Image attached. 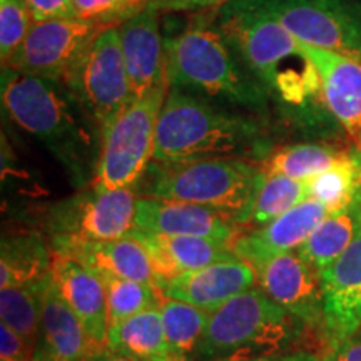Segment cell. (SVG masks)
I'll return each mask as SVG.
<instances>
[{"label": "cell", "mask_w": 361, "mask_h": 361, "mask_svg": "<svg viewBox=\"0 0 361 361\" xmlns=\"http://www.w3.org/2000/svg\"><path fill=\"white\" fill-rule=\"evenodd\" d=\"M214 24L233 45L243 64L283 106L288 117L316 119L324 102L319 72L303 52L301 42L278 20L243 0H233L213 11Z\"/></svg>", "instance_id": "1"}, {"label": "cell", "mask_w": 361, "mask_h": 361, "mask_svg": "<svg viewBox=\"0 0 361 361\" xmlns=\"http://www.w3.org/2000/svg\"><path fill=\"white\" fill-rule=\"evenodd\" d=\"M0 97L8 117L56 156L75 186L92 183L101 129L66 84L2 67Z\"/></svg>", "instance_id": "2"}, {"label": "cell", "mask_w": 361, "mask_h": 361, "mask_svg": "<svg viewBox=\"0 0 361 361\" xmlns=\"http://www.w3.org/2000/svg\"><path fill=\"white\" fill-rule=\"evenodd\" d=\"M268 129L263 117L219 106L188 90L169 87L156 129L152 161L191 157H268Z\"/></svg>", "instance_id": "3"}, {"label": "cell", "mask_w": 361, "mask_h": 361, "mask_svg": "<svg viewBox=\"0 0 361 361\" xmlns=\"http://www.w3.org/2000/svg\"><path fill=\"white\" fill-rule=\"evenodd\" d=\"M169 87L231 104L266 119L271 97L234 52L214 19L194 20L166 39Z\"/></svg>", "instance_id": "4"}, {"label": "cell", "mask_w": 361, "mask_h": 361, "mask_svg": "<svg viewBox=\"0 0 361 361\" xmlns=\"http://www.w3.org/2000/svg\"><path fill=\"white\" fill-rule=\"evenodd\" d=\"M263 179L261 164L243 157L209 156L152 161L139 191H142V197L213 207L243 226L250 224Z\"/></svg>", "instance_id": "5"}, {"label": "cell", "mask_w": 361, "mask_h": 361, "mask_svg": "<svg viewBox=\"0 0 361 361\" xmlns=\"http://www.w3.org/2000/svg\"><path fill=\"white\" fill-rule=\"evenodd\" d=\"M306 329L263 290L251 288L209 313L192 361L286 353Z\"/></svg>", "instance_id": "6"}, {"label": "cell", "mask_w": 361, "mask_h": 361, "mask_svg": "<svg viewBox=\"0 0 361 361\" xmlns=\"http://www.w3.org/2000/svg\"><path fill=\"white\" fill-rule=\"evenodd\" d=\"M169 87L133 99L101 129L96 174L90 184L102 189H135L154 159L156 129Z\"/></svg>", "instance_id": "7"}, {"label": "cell", "mask_w": 361, "mask_h": 361, "mask_svg": "<svg viewBox=\"0 0 361 361\" xmlns=\"http://www.w3.org/2000/svg\"><path fill=\"white\" fill-rule=\"evenodd\" d=\"M301 42L361 62V0H243Z\"/></svg>", "instance_id": "8"}, {"label": "cell", "mask_w": 361, "mask_h": 361, "mask_svg": "<svg viewBox=\"0 0 361 361\" xmlns=\"http://www.w3.org/2000/svg\"><path fill=\"white\" fill-rule=\"evenodd\" d=\"M64 84L99 129L133 101L119 25L104 27Z\"/></svg>", "instance_id": "9"}, {"label": "cell", "mask_w": 361, "mask_h": 361, "mask_svg": "<svg viewBox=\"0 0 361 361\" xmlns=\"http://www.w3.org/2000/svg\"><path fill=\"white\" fill-rule=\"evenodd\" d=\"M137 200L135 189L92 186L54 207L49 224L54 238L114 241L134 231Z\"/></svg>", "instance_id": "10"}, {"label": "cell", "mask_w": 361, "mask_h": 361, "mask_svg": "<svg viewBox=\"0 0 361 361\" xmlns=\"http://www.w3.org/2000/svg\"><path fill=\"white\" fill-rule=\"evenodd\" d=\"M104 27L80 19L37 22L6 67L64 84Z\"/></svg>", "instance_id": "11"}, {"label": "cell", "mask_w": 361, "mask_h": 361, "mask_svg": "<svg viewBox=\"0 0 361 361\" xmlns=\"http://www.w3.org/2000/svg\"><path fill=\"white\" fill-rule=\"evenodd\" d=\"M259 290L274 303L305 323L308 329H318L323 336L324 296L318 269L290 251L255 266Z\"/></svg>", "instance_id": "12"}, {"label": "cell", "mask_w": 361, "mask_h": 361, "mask_svg": "<svg viewBox=\"0 0 361 361\" xmlns=\"http://www.w3.org/2000/svg\"><path fill=\"white\" fill-rule=\"evenodd\" d=\"M159 16L154 8L144 6L119 24L133 99H142L157 89L169 87L166 39L161 32Z\"/></svg>", "instance_id": "13"}, {"label": "cell", "mask_w": 361, "mask_h": 361, "mask_svg": "<svg viewBox=\"0 0 361 361\" xmlns=\"http://www.w3.org/2000/svg\"><path fill=\"white\" fill-rule=\"evenodd\" d=\"M134 231L234 241L239 236V224L229 214L213 207L157 197H139Z\"/></svg>", "instance_id": "14"}, {"label": "cell", "mask_w": 361, "mask_h": 361, "mask_svg": "<svg viewBox=\"0 0 361 361\" xmlns=\"http://www.w3.org/2000/svg\"><path fill=\"white\" fill-rule=\"evenodd\" d=\"M324 296V346L361 328V233L348 250L319 273Z\"/></svg>", "instance_id": "15"}, {"label": "cell", "mask_w": 361, "mask_h": 361, "mask_svg": "<svg viewBox=\"0 0 361 361\" xmlns=\"http://www.w3.org/2000/svg\"><path fill=\"white\" fill-rule=\"evenodd\" d=\"M256 281L255 266L247 261L233 259L180 274L161 283L157 290L162 296L213 313L239 293L255 288Z\"/></svg>", "instance_id": "16"}, {"label": "cell", "mask_w": 361, "mask_h": 361, "mask_svg": "<svg viewBox=\"0 0 361 361\" xmlns=\"http://www.w3.org/2000/svg\"><path fill=\"white\" fill-rule=\"evenodd\" d=\"M326 216V207L308 197L268 224L239 234L234 239V251L239 259L259 266L284 252L296 251Z\"/></svg>", "instance_id": "17"}, {"label": "cell", "mask_w": 361, "mask_h": 361, "mask_svg": "<svg viewBox=\"0 0 361 361\" xmlns=\"http://www.w3.org/2000/svg\"><path fill=\"white\" fill-rule=\"evenodd\" d=\"M301 47L319 72L329 114L361 149V62L305 42Z\"/></svg>", "instance_id": "18"}, {"label": "cell", "mask_w": 361, "mask_h": 361, "mask_svg": "<svg viewBox=\"0 0 361 361\" xmlns=\"http://www.w3.org/2000/svg\"><path fill=\"white\" fill-rule=\"evenodd\" d=\"M52 251L79 261L99 276L133 279L156 286V274L147 250L133 234L114 241L52 238Z\"/></svg>", "instance_id": "19"}, {"label": "cell", "mask_w": 361, "mask_h": 361, "mask_svg": "<svg viewBox=\"0 0 361 361\" xmlns=\"http://www.w3.org/2000/svg\"><path fill=\"white\" fill-rule=\"evenodd\" d=\"M130 234L147 250L156 274V286L206 266L239 259L234 251V241L197 236H164L139 231Z\"/></svg>", "instance_id": "20"}, {"label": "cell", "mask_w": 361, "mask_h": 361, "mask_svg": "<svg viewBox=\"0 0 361 361\" xmlns=\"http://www.w3.org/2000/svg\"><path fill=\"white\" fill-rule=\"evenodd\" d=\"M52 279L59 293L84 324L90 341L104 348L109 333L106 286L99 274L69 256L54 252Z\"/></svg>", "instance_id": "21"}, {"label": "cell", "mask_w": 361, "mask_h": 361, "mask_svg": "<svg viewBox=\"0 0 361 361\" xmlns=\"http://www.w3.org/2000/svg\"><path fill=\"white\" fill-rule=\"evenodd\" d=\"M37 348L54 361H87L99 350L90 341L78 314L61 296L51 271L42 286V319Z\"/></svg>", "instance_id": "22"}, {"label": "cell", "mask_w": 361, "mask_h": 361, "mask_svg": "<svg viewBox=\"0 0 361 361\" xmlns=\"http://www.w3.org/2000/svg\"><path fill=\"white\" fill-rule=\"evenodd\" d=\"M106 348L137 361H176L166 340L159 306L109 326Z\"/></svg>", "instance_id": "23"}, {"label": "cell", "mask_w": 361, "mask_h": 361, "mask_svg": "<svg viewBox=\"0 0 361 361\" xmlns=\"http://www.w3.org/2000/svg\"><path fill=\"white\" fill-rule=\"evenodd\" d=\"M361 233V202L328 214L311 236L298 247V255L322 273L348 250Z\"/></svg>", "instance_id": "24"}, {"label": "cell", "mask_w": 361, "mask_h": 361, "mask_svg": "<svg viewBox=\"0 0 361 361\" xmlns=\"http://www.w3.org/2000/svg\"><path fill=\"white\" fill-rule=\"evenodd\" d=\"M52 256L54 251L35 233L4 238L0 284L7 288L39 281L51 271Z\"/></svg>", "instance_id": "25"}, {"label": "cell", "mask_w": 361, "mask_h": 361, "mask_svg": "<svg viewBox=\"0 0 361 361\" xmlns=\"http://www.w3.org/2000/svg\"><path fill=\"white\" fill-rule=\"evenodd\" d=\"M343 151L345 149H335L319 142L293 144L271 151L261 168L266 176L278 174L298 180H308L335 164Z\"/></svg>", "instance_id": "26"}, {"label": "cell", "mask_w": 361, "mask_h": 361, "mask_svg": "<svg viewBox=\"0 0 361 361\" xmlns=\"http://www.w3.org/2000/svg\"><path fill=\"white\" fill-rule=\"evenodd\" d=\"M162 326L168 345L176 361H192L202 331H204L209 311L162 296L159 303Z\"/></svg>", "instance_id": "27"}, {"label": "cell", "mask_w": 361, "mask_h": 361, "mask_svg": "<svg viewBox=\"0 0 361 361\" xmlns=\"http://www.w3.org/2000/svg\"><path fill=\"white\" fill-rule=\"evenodd\" d=\"M45 276L39 281L20 284V286H7L0 290L2 323L12 328L17 335H20L35 348L40 340L42 286Z\"/></svg>", "instance_id": "28"}, {"label": "cell", "mask_w": 361, "mask_h": 361, "mask_svg": "<svg viewBox=\"0 0 361 361\" xmlns=\"http://www.w3.org/2000/svg\"><path fill=\"white\" fill-rule=\"evenodd\" d=\"M310 197L308 183L298 180L288 176L271 174L266 176L252 206L250 223L259 226L268 224L269 221L291 211L293 207Z\"/></svg>", "instance_id": "29"}, {"label": "cell", "mask_w": 361, "mask_h": 361, "mask_svg": "<svg viewBox=\"0 0 361 361\" xmlns=\"http://www.w3.org/2000/svg\"><path fill=\"white\" fill-rule=\"evenodd\" d=\"M101 279L106 286L109 326L161 303L162 295L154 284L116 276H101Z\"/></svg>", "instance_id": "30"}, {"label": "cell", "mask_w": 361, "mask_h": 361, "mask_svg": "<svg viewBox=\"0 0 361 361\" xmlns=\"http://www.w3.org/2000/svg\"><path fill=\"white\" fill-rule=\"evenodd\" d=\"M34 20L25 0H4L0 2V59L2 67L24 42Z\"/></svg>", "instance_id": "31"}, {"label": "cell", "mask_w": 361, "mask_h": 361, "mask_svg": "<svg viewBox=\"0 0 361 361\" xmlns=\"http://www.w3.org/2000/svg\"><path fill=\"white\" fill-rule=\"evenodd\" d=\"M147 0H72L75 19L99 25H119L146 6Z\"/></svg>", "instance_id": "32"}, {"label": "cell", "mask_w": 361, "mask_h": 361, "mask_svg": "<svg viewBox=\"0 0 361 361\" xmlns=\"http://www.w3.org/2000/svg\"><path fill=\"white\" fill-rule=\"evenodd\" d=\"M34 24L49 20L75 19L72 0H25Z\"/></svg>", "instance_id": "33"}, {"label": "cell", "mask_w": 361, "mask_h": 361, "mask_svg": "<svg viewBox=\"0 0 361 361\" xmlns=\"http://www.w3.org/2000/svg\"><path fill=\"white\" fill-rule=\"evenodd\" d=\"M0 361H34L35 346L2 323L0 326Z\"/></svg>", "instance_id": "34"}, {"label": "cell", "mask_w": 361, "mask_h": 361, "mask_svg": "<svg viewBox=\"0 0 361 361\" xmlns=\"http://www.w3.org/2000/svg\"><path fill=\"white\" fill-rule=\"evenodd\" d=\"M233 0H147L146 7L154 8L159 13L162 12H209L218 11L219 7Z\"/></svg>", "instance_id": "35"}, {"label": "cell", "mask_w": 361, "mask_h": 361, "mask_svg": "<svg viewBox=\"0 0 361 361\" xmlns=\"http://www.w3.org/2000/svg\"><path fill=\"white\" fill-rule=\"evenodd\" d=\"M316 361H361V328L345 340L324 346Z\"/></svg>", "instance_id": "36"}, {"label": "cell", "mask_w": 361, "mask_h": 361, "mask_svg": "<svg viewBox=\"0 0 361 361\" xmlns=\"http://www.w3.org/2000/svg\"><path fill=\"white\" fill-rule=\"evenodd\" d=\"M213 361H316V355L310 351H286L276 355L247 356V358H221Z\"/></svg>", "instance_id": "37"}, {"label": "cell", "mask_w": 361, "mask_h": 361, "mask_svg": "<svg viewBox=\"0 0 361 361\" xmlns=\"http://www.w3.org/2000/svg\"><path fill=\"white\" fill-rule=\"evenodd\" d=\"M87 361H137V360H133V358H129V356L114 353V351H111L109 348H106V346H104V348H99L94 351V353L89 356Z\"/></svg>", "instance_id": "38"}, {"label": "cell", "mask_w": 361, "mask_h": 361, "mask_svg": "<svg viewBox=\"0 0 361 361\" xmlns=\"http://www.w3.org/2000/svg\"><path fill=\"white\" fill-rule=\"evenodd\" d=\"M34 361H54L52 358H49L47 355L44 353V351H40L39 348H35V356H34Z\"/></svg>", "instance_id": "39"}, {"label": "cell", "mask_w": 361, "mask_h": 361, "mask_svg": "<svg viewBox=\"0 0 361 361\" xmlns=\"http://www.w3.org/2000/svg\"><path fill=\"white\" fill-rule=\"evenodd\" d=\"M0 2H4V0H0Z\"/></svg>", "instance_id": "40"}]
</instances>
